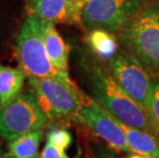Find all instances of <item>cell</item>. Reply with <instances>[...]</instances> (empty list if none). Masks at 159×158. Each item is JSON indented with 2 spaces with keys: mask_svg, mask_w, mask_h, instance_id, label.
<instances>
[{
  "mask_svg": "<svg viewBox=\"0 0 159 158\" xmlns=\"http://www.w3.org/2000/svg\"><path fill=\"white\" fill-rule=\"evenodd\" d=\"M152 1H154V2H156L157 4H159V0H152Z\"/></svg>",
  "mask_w": 159,
  "mask_h": 158,
  "instance_id": "obj_23",
  "label": "cell"
},
{
  "mask_svg": "<svg viewBox=\"0 0 159 158\" xmlns=\"http://www.w3.org/2000/svg\"><path fill=\"white\" fill-rule=\"evenodd\" d=\"M48 125V119L30 92L21 93L0 107V138L7 143Z\"/></svg>",
  "mask_w": 159,
  "mask_h": 158,
  "instance_id": "obj_5",
  "label": "cell"
},
{
  "mask_svg": "<svg viewBox=\"0 0 159 158\" xmlns=\"http://www.w3.org/2000/svg\"><path fill=\"white\" fill-rule=\"evenodd\" d=\"M120 46L159 75V4L150 0L116 32Z\"/></svg>",
  "mask_w": 159,
  "mask_h": 158,
  "instance_id": "obj_3",
  "label": "cell"
},
{
  "mask_svg": "<svg viewBox=\"0 0 159 158\" xmlns=\"http://www.w3.org/2000/svg\"><path fill=\"white\" fill-rule=\"evenodd\" d=\"M149 114H150L152 122H153L156 136L159 138V80L153 83Z\"/></svg>",
  "mask_w": 159,
  "mask_h": 158,
  "instance_id": "obj_16",
  "label": "cell"
},
{
  "mask_svg": "<svg viewBox=\"0 0 159 158\" xmlns=\"http://www.w3.org/2000/svg\"><path fill=\"white\" fill-rule=\"evenodd\" d=\"M83 124L96 136L117 152L134 154L127 143L126 134L119 120L103 108L93 97L83 93V103L80 112Z\"/></svg>",
  "mask_w": 159,
  "mask_h": 158,
  "instance_id": "obj_8",
  "label": "cell"
},
{
  "mask_svg": "<svg viewBox=\"0 0 159 158\" xmlns=\"http://www.w3.org/2000/svg\"><path fill=\"white\" fill-rule=\"evenodd\" d=\"M1 67H2V65H1V64H0V69H1Z\"/></svg>",
  "mask_w": 159,
  "mask_h": 158,
  "instance_id": "obj_25",
  "label": "cell"
},
{
  "mask_svg": "<svg viewBox=\"0 0 159 158\" xmlns=\"http://www.w3.org/2000/svg\"><path fill=\"white\" fill-rule=\"evenodd\" d=\"M71 1H72L73 9L78 24H81V12H82L84 6L89 2V0H71Z\"/></svg>",
  "mask_w": 159,
  "mask_h": 158,
  "instance_id": "obj_18",
  "label": "cell"
},
{
  "mask_svg": "<svg viewBox=\"0 0 159 158\" xmlns=\"http://www.w3.org/2000/svg\"><path fill=\"white\" fill-rule=\"evenodd\" d=\"M133 151L147 158H159V138L156 134L120 122Z\"/></svg>",
  "mask_w": 159,
  "mask_h": 158,
  "instance_id": "obj_12",
  "label": "cell"
},
{
  "mask_svg": "<svg viewBox=\"0 0 159 158\" xmlns=\"http://www.w3.org/2000/svg\"><path fill=\"white\" fill-rule=\"evenodd\" d=\"M84 76L91 97L120 122L156 134L148 110L118 84L104 63L86 64Z\"/></svg>",
  "mask_w": 159,
  "mask_h": 158,
  "instance_id": "obj_1",
  "label": "cell"
},
{
  "mask_svg": "<svg viewBox=\"0 0 159 158\" xmlns=\"http://www.w3.org/2000/svg\"><path fill=\"white\" fill-rule=\"evenodd\" d=\"M29 92L33 93L50 125L83 124L80 112L83 93L71 78L28 77Z\"/></svg>",
  "mask_w": 159,
  "mask_h": 158,
  "instance_id": "obj_2",
  "label": "cell"
},
{
  "mask_svg": "<svg viewBox=\"0 0 159 158\" xmlns=\"http://www.w3.org/2000/svg\"><path fill=\"white\" fill-rule=\"evenodd\" d=\"M150 0H89L81 12L87 30L105 29L116 33Z\"/></svg>",
  "mask_w": 159,
  "mask_h": 158,
  "instance_id": "obj_6",
  "label": "cell"
},
{
  "mask_svg": "<svg viewBox=\"0 0 159 158\" xmlns=\"http://www.w3.org/2000/svg\"><path fill=\"white\" fill-rule=\"evenodd\" d=\"M103 157H104V158H113L111 155H109V154H104Z\"/></svg>",
  "mask_w": 159,
  "mask_h": 158,
  "instance_id": "obj_22",
  "label": "cell"
},
{
  "mask_svg": "<svg viewBox=\"0 0 159 158\" xmlns=\"http://www.w3.org/2000/svg\"><path fill=\"white\" fill-rule=\"evenodd\" d=\"M126 158H147V157H145V156H143V155H141V154L134 153V154H131V155L127 156Z\"/></svg>",
  "mask_w": 159,
  "mask_h": 158,
  "instance_id": "obj_20",
  "label": "cell"
},
{
  "mask_svg": "<svg viewBox=\"0 0 159 158\" xmlns=\"http://www.w3.org/2000/svg\"><path fill=\"white\" fill-rule=\"evenodd\" d=\"M46 50L52 65L63 76L69 75V47L57 32L55 23L46 22L44 30Z\"/></svg>",
  "mask_w": 159,
  "mask_h": 158,
  "instance_id": "obj_11",
  "label": "cell"
},
{
  "mask_svg": "<svg viewBox=\"0 0 159 158\" xmlns=\"http://www.w3.org/2000/svg\"><path fill=\"white\" fill-rule=\"evenodd\" d=\"M26 73L20 68L2 66L0 69V107L6 105L22 93Z\"/></svg>",
  "mask_w": 159,
  "mask_h": 158,
  "instance_id": "obj_13",
  "label": "cell"
},
{
  "mask_svg": "<svg viewBox=\"0 0 159 158\" xmlns=\"http://www.w3.org/2000/svg\"><path fill=\"white\" fill-rule=\"evenodd\" d=\"M0 158H12L9 154L7 153V154H4L2 152V151H0Z\"/></svg>",
  "mask_w": 159,
  "mask_h": 158,
  "instance_id": "obj_21",
  "label": "cell"
},
{
  "mask_svg": "<svg viewBox=\"0 0 159 158\" xmlns=\"http://www.w3.org/2000/svg\"><path fill=\"white\" fill-rule=\"evenodd\" d=\"M45 24V21L32 13H28L24 20L13 41V52L19 67L27 77L67 78L56 69L47 53L44 40Z\"/></svg>",
  "mask_w": 159,
  "mask_h": 158,
  "instance_id": "obj_4",
  "label": "cell"
},
{
  "mask_svg": "<svg viewBox=\"0 0 159 158\" xmlns=\"http://www.w3.org/2000/svg\"><path fill=\"white\" fill-rule=\"evenodd\" d=\"M72 141V134L64 126L52 125L46 133V142L64 151H66L71 146Z\"/></svg>",
  "mask_w": 159,
  "mask_h": 158,
  "instance_id": "obj_15",
  "label": "cell"
},
{
  "mask_svg": "<svg viewBox=\"0 0 159 158\" xmlns=\"http://www.w3.org/2000/svg\"><path fill=\"white\" fill-rule=\"evenodd\" d=\"M27 9L45 22L78 24L71 0H28Z\"/></svg>",
  "mask_w": 159,
  "mask_h": 158,
  "instance_id": "obj_9",
  "label": "cell"
},
{
  "mask_svg": "<svg viewBox=\"0 0 159 158\" xmlns=\"http://www.w3.org/2000/svg\"><path fill=\"white\" fill-rule=\"evenodd\" d=\"M44 138V129L23 134L8 143V154L12 158H39V147Z\"/></svg>",
  "mask_w": 159,
  "mask_h": 158,
  "instance_id": "obj_14",
  "label": "cell"
},
{
  "mask_svg": "<svg viewBox=\"0 0 159 158\" xmlns=\"http://www.w3.org/2000/svg\"><path fill=\"white\" fill-rule=\"evenodd\" d=\"M81 158H96V157H94V155L90 152L89 150H86V151H84V152H83V155Z\"/></svg>",
  "mask_w": 159,
  "mask_h": 158,
  "instance_id": "obj_19",
  "label": "cell"
},
{
  "mask_svg": "<svg viewBox=\"0 0 159 158\" xmlns=\"http://www.w3.org/2000/svg\"><path fill=\"white\" fill-rule=\"evenodd\" d=\"M108 68L118 84L149 112L154 82L143 64L121 47Z\"/></svg>",
  "mask_w": 159,
  "mask_h": 158,
  "instance_id": "obj_7",
  "label": "cell"
},
{
  "mask_svg": "<svg viewBox=\"0 0 159 158\" xmlns=\"http://www.w3.org/2000/svg\"><path fill=\"white\" fill-rule=\"evenodd\" d=\"M86 43L96 61L104 64L109 63L121 48L116 33L105 29L89 30Z\"/></svg>",
  "mask_w": 159,
  "mask_h": 158,
  "instance_id": "obj_10",
  "label": "cell"
},
{
  "mask_svg": "<svg viewBox=\"0 0 159 158\" xmlns=\"http://www.w3.org/2000/svg\"><path fill=\"white\" fill-rule=\"evenodd\" d=\"M39 158H70L64 150L59 149L55 145L46 142L45 146L40 153Z\"/></svg>",
  "mask_w": 159,
  "mask_h": 158,
  "instance_id": "obj_17",
  "label": "cell"
},
{
  "mask_svg": "<svg viewBox=\"0 0 159 158\" xmlns=\"http://www.w3.org/2000/svg\"><path fill=\"white\" fill-rule=\"evenodd\" d=\"M0 151H2V150H1V144H0Z\"/></svg>",
  "mask_w": 159,
  "mask_h": 158,
  "instance_id": "obj_24",
  "label": "cell"
}]
</instances>
